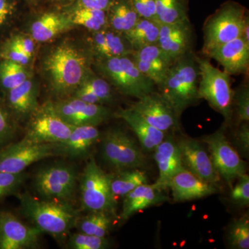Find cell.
Here are the masks:
<instances>
[{"label":"cell","mask_w":249,"mask_h":249,"mask_svg":"<svg viewBox=\"0 0 249 249\" xmlns=\"http://www.w3.org/2000/svg\"><path fill=\"white\" fill-rule=\"evenodd\" d=\"M131 58L139 71L157 87L163 83L173 63L157 44L134 51Z\"/></svg>","instance_id":"cell-21"},{"label":"cell","mask_w":249,"mask_h":249,"mask_svg":"<svg viewBox=\"0 0 249 249\" xmlns=\"http://www.w3.org/2000/svg\"><path fill=\"white\" fill-rule=\"evenodd\" d=\"M113 217V214L101 211L87 213L78 218L75 229L88 235L106 237L112 225Z\"/></svg>","instance_id":"cell-32"},{"label":"cell","mask_w":249,"mask_h":249,"mask_svg":"<svg viewBox=\"0 0 249 249\" xmlns=\"http://www.w3.org/2000/svg\"><path fill=\"white\" fill-rule=\"evenodd\" d=\"M27 178L28 175L24 172L20 173L0 172V201L19 193Z\"/></svg>","instance_id":"cell-38"},{"label":"cell","mask_w":249,"mask_h":249,"mask_svg":"<svg viewBox=\"0 0 249 249\" xmlns=\"http://www.w3.org/2000/svg\"><path fill=\"white\" fill-rule=\"evenodd\" d=\"M235 106L238 122L249 121V85L244 83L234 91L233 107Z\"/></svg>","instance_id":"cell-40"},{"label":"cell","mask_w":249,"mask_h":249,"mask_svg":"<svg viewBox=\"0 0 249 249\" xmlns=\"http://www.w3.org/2000/svg\"><path fill=\"white\" fill-rule=\"evenodd\" d=\"M10 39L12 40L15 45L17 46L18 48L21 49L22 52L33 58L34 52H35V43L36 42L30 35L17 34V35L11 36Z\"/></svg>","instance_id":"cell-44"},{"label":"cell","mask_w":249,"mask_h":249,"mask_svg":"<svg viewBox=\"0 0 249 249\" xmlns=\"http://www.w3.org/2000/svg\"><path fill=\"white\" fill-rule=\"evenodd\" d=\"M155 160L159 168V177L154 186L160 191L168 188L170 178L183 167L178 142L172 137H165L155 150Z\"/></svg>","instance_id":"cell-22"},{"label":"cell","mask_w":249,"mask_h":249,"mask_svg":"<svg viewBox=\"0 0 249 249\" xmlns=\"http://www.w3.org/2000/svg\"><path fill=\"white\" fill-rule=\"evenodd\" d=\"M113 115L126 123L137 135L142 149L145 151H154L156 147L163 142L166 133L155 128L132 108L119 109Z\"/></svg>","instance_id":"cell-26"},{"label":"cell","mask_w":249,"mask_h":249,"mask_svg":"<svg viewBox=\"0 0 249 249\" xmlns=\"http://www.w3.org/2000/svg\"><path fill=\"white\" fill-rule=\"evenodd\" d=\"M101 139L96 126H74L66 140L54 144L55 157L80 160L87 157Z\"/></svg>","instance_id":"cell-18"},{"label":"cell","mask_w":249,"mask_h":249,"mask_svg":"<svg viewBox=\"0 0 249 249\" xmlns=\"http://www.w3.org/2000/svg\"><path fill=\"white\" fill-rule=\"evenodd\" d=\"M42 232L9 211H0V249L40 248Z\"/></svg>","instance_id":"cell-13"},{"label":"cell","mask_w":249,"mask_h":249,"mask_svg":"<svg viewBox=\"0 0 249 249\" xmlns=\"http://www.w3.org/2000/svg\"><path fill=\"white\" fill-rule=\"evenodd\" d=\"M130 1L139 18L156 20V0H130Z\"/></svg>","instance_id":"cell-43"},{"label":"cell","mask_w":249,"mask_h":249,"mask_svg":"<svg viewBox=\"0 0 249 249\" xmlns=\"http://www.w3.org/2000/svg\"><path fill=\"white\" fill-rule=\"evenodd\" d=\"M101 155L115 171L142 168L145 163L142 149L129 134L119 128L109 129L105 134Z\"/></svg>","instance_id":"cell-9"},{"label":"cell","mask_w":249,"mask_h":249,"mask_svg":"<svg viewBox=\"0 0 249 249\" xmlns=\"http://www.w3.org/2000/svg\"><path fill=\"white\" fill-rule=\"evenodd\" d=\"M31 78L27 67L7 60H0V88L8 91Z\"/></svg>","instance_id":"cell-35"},{"label":"cell","mask_w":249,"mask_h":249,"mask_svg":"<svg viewBox=\"0 0 249 249\" xmlns=\"http://www.w3.org/2000/svg\"><path fill=\"white\" fill-rule=\"evenodd\" d=\"M19 213L42 233L64 238L75 229L80 214L71 204L47 201L19 192Z\"/></svg>","instance_id":"cell-2"},{"label":"cell","mask_w":249,"mask_h":249,"mask_svg":"<svg viewBox=\"0 0 249 249\" xmlns=\"http://www.w3.org/2000/svg\"><path fill=\"white\" fill-rule=\"evenodd\" d=\"M54 144L35 143L23 139L10 142L0 148V172L22 173L36 162L55 157Z\"/></svg>","instance_id":"cell-12"},{"label":"cell","mask_w":249,"mask_h":249,"mask_svg":"<svg viewBox=\"0 0 249 249\" xmlns=\"http://www.w3.org/2000/svg\"><path fill=\"white\" fill-rule=\"evenodd\" d=\"M147 183L146 174L138 168L117 170L110 174V188L114 197L124 196L140 185Z\"/></svg>","instance_id":"cell-31"},{"label":"cell","mask_w":249,"mask_h":249,"mask_svg":"<svg viewBox=\"0 0 249 249\" xmlns=\"http://www.w3.org/2000/svg\"><path fill=\"white\" fill-rule=\"evenodd\" d=\"M90 50L94 60L130 55L134 52L124 34L111 30L109 27L92 32Z\"/></svg>","instance_id":"cell-23"},{"label":"cell","mask_w":249,"mask_h":249,"mask_svg":"<svg viewBox=\"0 0 249 249\" xmlns=\"http://www.w3.org/2000/svg\"><path fill=\"white\" fill-rule=\"evenodd\" d=\"M160 24L155 19L140 18L132 29L124 33L134 51L147 46L157 45L160 35Z\"/></svg>","instance_id":"cell-30"},{"label":"cell","mask_w":249,"mask_h":249,"mask_svg":"<svg viewBox=\"0 0 249 249\" xmlns=\"http://www.w3.org/2000/svg\"><path fill=\"white\" fill-rule=\"evenodd\" d=\"M129 107L137 111L149 124L165 133L179 127L180 118L169 103L155 91L138 98Z\"/></svg>","instance_id":"cell-15"},{"label":"cell","mask_w":249,"mask_h":249,"mask_svg":"<svg viewBox=\"0 0 249 249\" xmlns=\"http://www.w3.org/2000/svg\"><path fill=\"white\" fill-rule=\"evenodd\" d=\"M67 247L71 249H105L109 247L106 237L88 235L77 231L69 235Z\"/></svg>","instance_id":"cell-37"},{"label":"cell","mask_w":249,"mask_h":249,"mask_svg":"<svg viewBox=\"0 0 249 249\" xmlns=\"http://www.w3.org/2000/svg\"><path fill=\"white\" fill-rule=\"evenodd\" d=\"M189 0H156V20L171 24L188 19Z\"/></svg>","instance_id":"cell-34"},{"label":"cell","mask_w":249,"mask_h":249,"mask_svg":"<svg viewBox=\"0 0 249 249\" xmlns=\"http://www.w3.org/2000/svg\"><path fill=\"white\" fill-rule=\"evenodd\" d=\"M248 17L247 9L240 3H224L205 22L203 53L207 55L213 49L242 37Z\"/></svg>","instance_id":"cell-5"},{"label":"cell","mask_w":249,"mask_h":249,"mask_svg":"<svg viewBox=\"0 0 249 249\" xmlns=\"http://www.w3.org/2000/svg\"><path fill=\"white\" fill-rule=\"evenodd\" d=\"M93 62L90 49L79 48L70 42L55 46L43 62L44 73L52 92L58 99L71 96L92 70Z\"/></svg>","instance_id":"cell-1"},{"label":"cell","mask_w":249,"mask_h":249,"mask_svg":"<svg viewBox=\"0 0 249 249\" xmlns=\"http://www.w3.org/2000/svg\"><path fill=\"white\" fill-rule=\"evenodd\" d=\"M206 56L216 60L230 76L248 73L249 45L243 37L213 49Z\"/></svg>","instance_id":"cell-20"},{"label":"cell","mask_w":249,"mask_h":249,"mask_svg":"<svg viewBox=\"0 0 249 249\" xmlns=\"http://www.w3.org/2000/svg\"><path fill=\"white\" fill-rule=\"evenodd\" d=\"M101 76L118 91L138 99L155 91L156 85L139 71L130 55L93 60Z\"/></svg>","instance_id":"cell-4"},{"label":"cell","mask_w":249,"mask_h":249,"mask_svg":"<svg viewBox=\"0 0 249 249\" xmlns=\"http://www.w3.org/2000/svg\"><path fill=\"white\" fill-rule=\"evenodd\" d=\"M183 167L201 179L217 186L221 178L211 157L199 142L183 138L178 142Z\"/></svg>","instance_id":"cell-17"},{"label":"cell","mask_w":249,"mask_h":249,"mask_svg":"<svg viewBox=\"0 0 249 249\" xmlns=\"http://www.w3.org/2000/svg\"><path fill=\"white\" fill-rule=\"evenodd\" d=\"M107 27L124 34L134 27L139 19L130 0H114L107 11Z\"/></svg>","instance_id":"cell-29"},{"label":"cell","mask_w":249,"mask_h":249,"mask_svg":"<svg viewBox=\"0 0 249 249\" xmlns=\"http://www.w3.org/2000/svg\"><path fill=\"white\" fill-rule=\"evenodd\" d=\"M229 247L235 249H249V219L247 215L235 219L227 232Z\"/></svg>","instance_id":"cell-36"},{"label":"cell","mask_w":249,"mask_h":249,"mask_svg":"<svg viewBox=\"0 0 249 249\" xmlns=\"http://www.w3.org/2000/svg\"><path fill=\"white\" fill-rule=\"evenodd\" d=\"M121 220H127L132 214L147 209L150 206L164 203L168 200L162 191L156 188L153 184L147 183L140 185L124 196Z\"/></svg>","instance_id":"cell-27"},{"label":"cell","mask_w":249,"mask_h":249,"mask_svg":"<svg viewBox=\"0 0 249 249\" xmlns=\"http://www.w3.org/2000/svg\"><path fill=\"white\" fill-rule=\"evenodd\" d=\"M196 59L199 68L198 97L206 100L229 124L233 115L234 91L230 75L216 68L209 59L196 55Z\"/></svg>","instance_id":"cell-6"},{"label":"cell","mask_w":249,"mask_h":249,"mask_svg":"<svg viewBox=\"0 0 249 249\" xmlns=\"http://www.w3.org/2000/svg\"><path fill=\"white\" fill-rule=\"evenodd\" d=\"M114 1V0H76L73 4L70 5L67 8H88L107 11Z\"/></svg>","instance_id":"cell-45"},{"label":"cell","mask_w":249,"mask_h":249,"mask_svg":"<svg viewBox=\"0 0 249 249\" xmlns=\"http://www.w3.org/2000/svg\"><path fill=\"white\" fill-rule=\"evenodd\" d=\"M73 127L58 116L53 102L47 101L29 118L23 139L35 143H59L68 138Z\"/></svg>","instance_id":"cell-10"},{"label":"cell","mask_w":249,"mask_h":249,"mask_svg":"<svg viewBox=\"0 0 249 249\" xmlns=\"http://www.w3.org/2000/svg\"><path fill=\"white\" fill-rule=\"evenodd\" d=\"M231 199L232 202L240 206H249V176L247 174L237 178L235 186L232 187Z\"/></svg>","instance_id":"cell-42"},{"label":"cell","mask_w":249,"mask_h":249,"mask_svg":"<svg viewBox=\"0 0 249 249\" xmlns=\"http://www.w3.org/2000/svg\"><path fill=\"white\" fill-rule=\"evenodd\" d=\"M78 181L79 177L73 165L57 161L37 170L33 185L40 199L72 204Z\"/></svg>","instance_id":"cell-7"},{"label":"cell","mask_w":249,"mask_h":249,"mask_svg":"<svg viewBox=\"0 0 249 249\" xmlns=\"http://www.w3.org/2000/svg\"><path fill=\"white\" fill-rule=\"evenodd\" d=\"M0 58L27 67L30 63L32 58L18 48L9 38L6 40L0 48Z\"/></svg>","instance_id":"cell-41"},{"label":"cell","mask_w":249,"mask_h":249,"mask_svg":"<svg viewBox=\"0 0 249 249\" xmlns=\"http://www.w3.org/2000/svg\"><path fill=\"white\" fill-rule=\"evenodd\" d=\"M53 106L62 120L72 126L97 127L112 116L110 109L103 105L85 102L74 96L58 99Z\"/></svg>","instance_id":"cell-14"},{"label":"cell","mask_w":249,"mask_h":249,"mask_svg":"<svg viewBox=\"0 0 249 249\" xmlns=\"http://www.w3.org/2000/svg\"><path fill=\"white\" fill-rule=\"evenodd\" d=\"M24 1L31 6H37L40 2L41 0H24Z\"/></svg>","instance_id":"cell-50"},{"label":"cell","mask_w":249,"mask_h":249,"mask_svg":"<svg viewBox=\"0 0 249 249\" xmlns=\"http://www.w3.org/2000/svg\"><path fill=\"white\" fill-rule=\"evenodd\" d=\"M237 145L246 155L249 152V122L241 123L236 134Z\"/></svg>","instance_id":"cell-46"},{"label":"cell","mask_w":249,"mask_h":249,"mask_svg":"<svg viewBox=\"0 0 249 249\" xmlns=\"http://www.w3.org/2000/svg\"><path fill=\"white\" fill-rule=\"evenodd\" d=\"M80 209L85 213L101 211L115 215L116 200L111 193L110 174L106 173L93 158L79 178Z\"/></svg>","instance_id":"cell-8"},{"label":"cell","mask_w":249,"mask_h":249,"mask_svg":"<svg viewBox=\"0 0 249 249\" xmlns=\"http://www.w3.org/2000/svg\"><path fill=\"white\" fill-rule=\"evenodd\" d=\"M6 93V107L14 117L20 120L30 118L40 106L37 86L31 78Z\"/></svg>","instance_id":"cell-24"},{"label":"cell","mask_w":249,"mask_h":249,"mask_svg":"<svg viewBox=\"0 0 249 249\" xmlns=\"http://www.w3.org/2000/svg\"><path fill=\"white\" fill-rule=\"evenodd\" d=\"M76 26L66 12H46L31 24L30 35L37 42H47Z\"/></svg>","instance_id":"cell-25"},{"label":"cell","mask_w":249,"mask_h":249,"mask_svg":"<svg viewBox=\"0 0 249 249\" xmlns=\"http://www.w3.org/2000/svg\"><path fill=\"white\" fill-rule=\"evenodd\" d=\"M14 0H0V27L9 22L16 11Z\"/></svg>","instance_id":"cell-47"},{"label":"cell","mask_w":249,"mask_h":249,"mask_svg":"<svg viewBox=\"0 0 249 249\" xmlns=\"http://www.w3.org/2000/svg\"><path fill=\"white\" fill-rule=\"evenodd\" d=\"M226 124L214 133L206 136L203 142L209 147L210 157L221 178L232 188L239 177L246 173L245 161L226 137Z\"/></svg>","instance_id":"cell-11"},{"label":"cell","mask_w":249,"mask_h":249,"mask_svg":"<svg viewBox=\"0 0 249 249\" xmlns=\"http://www.w3.org/2000/svg\"><path fill=\"white\" fill-rule=\"evenodd\" d=\"M52 2L57 3V4H64V5H71L73 4L76 0H50Z\"/></svg>","instance_id":"cell-49"},{"label":"cell","mask_w":249,"mask_h":249,"mask_svg":"<svg viewBox=\"0 0 249 249\" xmlns=\"http://www.w3.org/2000/svg\"><path fill=\"white\" fill-rule=\"evenodd\" d=\"M71 96L85 102L103 106L112 102L114 97L111 85L92 70H90Z\"/></svg>","instance_id":"cell-28"},{"label":"cell","mask_w":249,"mask_h":249,"mask_svg":"<svg viewBox=\"0 0 249 249\" xmlns=\"http://www.w3.org/2000/svg\"><path fill=\"white\" fill-rule=\"evenodd\" d=\"M65 12L70 16L75 25L86 28L91 33L107 27V11L88 8H67Z\"/></svg>","instance_id":"cell-33"},{"label":"cell","mask_w":249,"mask_h":249,"mask_svg":"<svg viewBox=\"0 0 249 249\" xmlns=\"http://www.w3.org/2000/svg\"><path fill=\"white\" fill-rule=\"evenodd\" d=\"M168 188L171 190L174 200L178 202L200 199L219 191L216 185L201 179L185 168L170 178Z\"/></svg>","instance_id":"cell-19"},{"label":"cell","mask_w":249,"mask_h":249,"mask_svg":"<svg viewBox=\"0 0 249 249\" xmlns=\"http://www.w3.org/2000/svg\"><path fill=\"white\" fill-rule=\"evenodd\" d=\"M16 129L14 116L6 104L0 101V148L13 142Z\"/></svg>","instance_id":"cell-39"},{"label":"cell","mask_w":249,"mask_h":249,"mask_svg":"<svg viewBox=\"0 0 249 249\" xmlns=\"http://www.w3.org/2000/svg\"><path fill=\"white\" fill-rule=\"evenodd\" d=\"M243 38L245 39V42L249 45V18H247L246 20L245 29H244Z\"/></svg>","instance_id":"cell-48"},{"label":"cell","mask_w":249,"mask_h":249,"mask_svg":"<svg viewBox=\"0 0 249 249\" xmlns=\"http://www.w3.org/2000/svg\"><path fill=\"white\" fill-rule=\"evenodd\" d=\"M199 80L196 55L191 52L172 64L165 80L158 87L159 93L169 103L178 117L199 101Z\"/></svg>","instance_id":"cell-3"},{"label":"cell","mask_w":249,"mask_h":249,"mask_svg":"<svg viewBox=\"0 0 249 249\" xmlns=\"http://www.w3.org/2000/svg\"><path fill=\"white\" fill-rule=\"evenodd\" d=\"M193 42L194 32L189 18L171 24H160L157 45L172 62L193 52Z\"/></svg>","instance_id":"cell-16"}]
</instances>
